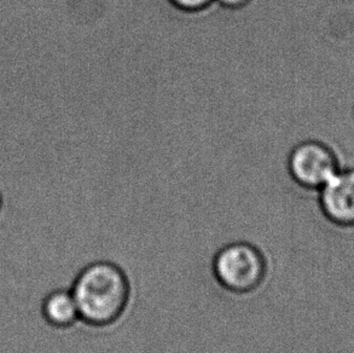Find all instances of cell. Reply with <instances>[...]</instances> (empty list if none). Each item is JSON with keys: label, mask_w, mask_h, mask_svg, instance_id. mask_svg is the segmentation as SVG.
Returning <instances> with one entry per match:
<instances>
[{"label": "cell", "mask_w": 354, "mask_h": 353, "mask_svg": "<svg viewBox=\"0 0 354 353\" xmlns=\"http://www.w3.org/2000/svg\"><path fill=\"white\" fill-rule=\"evenodd\" d=\"M80 322L104 329L116 325L132 299V287L122 267L113 262H93L82 267L71 287Z\"/></svg>", "instance_id": "cell-1"}, {"label": "cell", "mask_w": 354, "mask_h": 353, "mask_svg": "<svg viewBox=\"0 0 354 353\" xmlns=\"http://www.w3.org/2000/svg\"><path fill=\"white\" fill-rule=\"evenodd\" d=\"M212 271L224 291L235 296H249L263 286L268 263L263 251L255 244L239 241L225 244L216 252Z\"/></svg>", "instance_id": "cell-2"}, {"label": "cell", "mask_w": 354, "mask_h": 353, "mask_svg": "<svg viewBox=\"0 0 354 353\" xmlns=\"http://www.w3.org/2000/svg\"><path fill=\"white\" fill-rule=\"evenodd\" d=\"M334 149L319 141H305L292 149L289 172L302 190L316 194L341 170Z\"/></svg>", "instance_id": "cell-3"}, {"label": "cell", "mask_w": 354, "mask_h": 353, "mask_svg": "<svg viewBox=\"0 0 354 353\" xmlns=\"http://www.w3.org/2000/svg\"><path fill=\"white\" fill-rule=\"evenodd\" d=\"M317 208L340 229H354V166L342 168L317 192Z\"/></svg>", "instance_id": "cell-4"}, {"label": "cell", "mask_w": 354, "mask_h": 353, "mask_svg": "<svg viewBox=\"0 0 354 353\" xmlns=\"http://www.w3.org/2000/svg\"><path fill=\"white\" fill-rule=\"evenodd\" d=\"M40 314L53 329H71L80 322L77 300L71 288H58L44 296Z\"/></svg>", "instance_id": "cell-5"}, {"label": "cell", "mask_w": 354, "mask_h": 353, "mask_svg": "<svg viewBox=\"0 0 354 353\" xmlns=\"http://www.w3.org/2000/svg\"><path fill=\"white\" fill-rule=\"evenodd\" d=\"M213 0H172L173 4L185 10H198L211 4Z\"/></svg>", "instance_id": "cell-6"}, {"label": "cell", "mask_w": 354, "mask_h": 353, "mask_svg": "<svg viewBox=\"0 0 354 353\" xmlns=\"http://www.w3.org/2000/svg\"><path fill=\"white\" fill-rule=\"evenodd\" d=\"M221 4L229 6V8H239L242 5L248 3V0H218Z\"/></svg>", "instance_id": "cell-7"}, {"label": "cell", "mask_w": 354, "mask_h": 353, "mask_svg": "<svg viewBox=\"0 0 354 353\" xmlns=\"http://www.w3.org/2000/svg\"><path fill=\"white\" fill-rule=\"evenodd\" d=\"M3 215H4V201H3V196L0 194V219Z\"/></svg>", "instance_id": "cell-8"}]
</instances>
